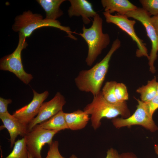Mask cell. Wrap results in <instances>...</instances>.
I'll return each instance as SVG.
<instances>
[{
	"label": "cell",
	"mask_w": 158,
	"mask_h": 158,
	"mask_svg": "<svg viewBox=\"0 0 158 158\" xmlns=\"http://www.w3.org/2000/svg\"><path fill=\"white\" fill-rule=\"evenodd\" d=\"M118 39L113 42L110 49L104 58L88 70L80 72L75 79V82L80 91L91 93L95 96L101 91L109 66V62L113 54L121 46Z\"/></svg>",
	"instance_id": "cell-1"
},
{
	"label": "cell",
	"mask_w": 158,
	"mask_h": 158,
	"mask_svg": "<svg viewBox=\"0 0 158 158\" xmlns=\"http://www.w3.org/2000/svg\"><path fill=\"white\" fill-rule=\"evenodd\" d=\"M93 96L92 102L86 105L83 111L91 115L92 126L95 130L100 126L103 118L113 119L120 115L126 118L131 115L126 102L111 103L105 99L101 91Z\"/></svg>",
	"instance_id": "cell-2"
},
{
	"label": "cell",
	"mask_w": 158,
	"mask_h": 158,
	"mask_svg": "<svg viewBox=\"0 0 158 158\" xmlns=\"http://www.w3.org/2000/svg\"><path fill=\"white\" fill-rule=\"evenodd\" d=\"M102 23V18L97 14L93 18L91 26L86 28L83 25L82 29L83 32L78 34L87 44L88 50L85 62L89 66L92 65L102 50L110 42L109 34L103 32Z\"/></svg>",
	"instance_id": "cell-3"
},
{
	"label": "cell",
	"mask_w": 158,
	"mask_h": 158,
	"mask_svg": "<svg viewBox=\"0 0 158 158\" xmlns=\"http://www.w3.org/2000/svg\"><path fill=\"white\" fill-rule=\"evenodd\" d=\"M52 27L63 31L68 34V37L76 40L77 38L72 34L76 33L71 30L69 27L61 25L58 20H51L43 19L42 15L33 14L30 11H25L22 14L17 16L12 26L13 30L18 32L25 37H29L36 29L42 27Z\"/></svg>",
	"instance_id": "cell-4"
},
{
	"label": "cell",
	"mask_w": 158,
	"mask_h": 158,
	"mask_svg": "<svg viewBox=\"0 0 158 158\" xmlns=\"http://www.w3.org/2000/svg\"><path fill=\"white\" fill-rule=\"evenodd\" d=\"M18 46L11 54L1 58L0 61V69L13 73L24 83L28 84L32 79V75L24 70L22 63L21 53L22 50L28 45L26 38L19 33Z\"/></svg>",
	"instance_id": "cell-5"
},
{
	"label": "cell",
	"mask_w": 158,
	"mask_h": 158,
	"mask_svg": "<svg viewBox=\"0 0 158 158\" xmlns=\"http://www.w3.org/2000/svg\"><path fill=\"white\" fill-rule=\"evenodd\" d=\"M137 100L138 104L134 113L126 118L116 117L112 119L113 125L117 128L140 125L152 132L157 131L158 127L149 114L145 102L139 99Z\"/></svg>",
	"instance_id": "cell-6"
},
{
	"label": "cell",
	"mask_w": 158,
	"mask_h": 158,
	"mask_svg": "<svg viewBox=\"0 0 158 158\" xmlns=\"http://www.w3.org/2000/svg\"><path fill=\"white\" fill-rule=\"evenodd\" d=\"M128 18H132L140 22L145 28L147 35L151 43V49L148 59L150 71L154 73L156 71L154 63L158 52V36L150 20V15L142 8H138L126 14Z\"/></svg>",
	"instance_id": "cell-7"
},
{
	"label": "cell",
	"mask_w": 158,
	"mask_h": 158,
	"mask_svg": "<svg viewBox=\"0 0 158 158\" xmlns=\"http://www.w3.org/2000/svg\"><path fill=\"white\" fill-rule=\"evenodd\" d=\"M103 14L107 23H112L116 25L128 34L136 43L138 47L136 52V55L137 57L145 56L149 59V55L145 44L138 37L135 32L134 28V26L136 23L135 20L129 19L125 15L117 13L113 15L105 11Z\"/></svg>",
	"instance_id": "cell-8"
},
{
	"label": "cell",
	"mask_w": 158,
	"mask_h": 158,
	"mask_svg": "<svg viewBox=\"0 0 158 158\" xmlns=\"http://www.w3.org/2000/svg\"><path fill=\"white\" fill-rule=\"evenodd\" d=\"M59 132L45 129L35 126L24 136L27 148L33 158H42L41 152L46 144L49 146L53 142L52 139Z\"/></svg>",
	"instance_id": "cell-9"
},
{
	"label": "cell",
	"mask_w": 158,
	"mask_h": 158,
	"mask_svg": "<svg viewBox=\"0 0 158 158\" xmlns=\"http://www.w3.org/2000/svg\"><path fill=\"white\" fill-rule=\"evenodd\" d=\"M66 103L64 97L60 92H57L51 100L43 103L36 117L27 125L28 132L36 125L47 121L63 110Z\"/></svg>",
	"instance_id": "cell-10"
},
{
	"label": "cell",
	"mask_w": 158,
	"mask_h": 158,
	"mask_svg": "<svg viewBox=\"0 0 158 158\" xmlns=\"http://www.w3.org/2000/svg\"><path fill=\"white\" fill-rule=\"evenodd\" d=\"M33 97L28 104L16 110L13 115L21 123L28 125L37 115L43 102L47 98L49 92L47 90L38 93L32 89Z\"/></svg>",
	"instance_id": "cell-11"
},
{
	"label": "cell",
	"mask_w": 158,
	"mask_h": 158,
	"mask_svg": "<svg viewBox=\"0 0 158 158\" xmlns=\"http://www.w3.org/2000/svg\"><path fill=\"white\" fill-rule=\"evenodd\" d=\"M0 118L3 123L0 126V130L4 128L7 130L10 136V146L12 148L18 135L23 138L28 133L27 125L21 123L8 112L0 114Z\"/></svg>",
	"instance_id": "cell-12"
},
{
	"label": "cell",
	"mask_w": 158,
	"mask_h": 158,
	"mask_svg": "<svg viewBox=\"0 0 158 158\" xmlns=\"http://www.w3.org/2000/svg\"><path fill=\"white\" fill-rule=\"evenodd\" d=\"M71 6L68 11L70 18L81 16L84 24H89L90 18H94L97 13L94 10L92 4L86 0H69Z\"/></svg>",
	"instance_id": "cell-13"
},
{
	"label": "cell",
	"mask_w": 158,
	"mask_h": 158,
	"mask_svg": "<svg viewBox=\"0 0 158 158\" xmlns=\"http://www.w3.org/2000/svg\"><path fill=\"white\" fill-rule=\"evenodd\" d=\"M101 3L104 11L111 14L116 12L117 14L125 15L138 8L128 0H102Z\"/></svg>",
	"instance_id": "cell-14"
},
{
	"label": "cell",
	"mask_w": 158,
	"mask_h": 158,
	"mask_svg": "<svg viewBox=\"0 0 158 158\" xmlns=\"http://www.w3.org/2000/svg\"><path fill=\"white\" fill-rule=\"evenodd\" d=\"M89 115L84 111L78 109L71 113H64V117L68 128L77 130L85 128L90 119Z\"/></svg>",
	"instance_id": "cell-15"
},
{
	"label": "cell",
	"mask_w": 158,
	"mask_h": 158,
	"mask_svg": "<svg viewBox=\"0 0 158 158\" xmlns=\"http://www.w3.org/2000/svg\"><path fill=\"white\" fill-rule=\"evenodd\" d=\"M65 0H37V2L44 10L46 13L45 19L56 20L63 14L60 9L61 4Z\"/></svg>",
	"instance_id": "cell-16"
},
{
	"label": "cell",
	"mask_w": 158,
	"mask_h": 158,
	"mask_svg": "<svg viewBox=\"0 0 158 158\" xmlns=\"http://www.w3.org/2000/svg\"><path fill=\"white\" fill-rule=\"evenodd\" d=\"M64 113L62 110L48 120L37 124V125L45 129L58 132L68 129L65 119Z\"/></svg>",
	"instance_id": "cell-17"
},
{
	"label": "cell",
	"mask_w": 158,
	"mask_h": 158,
	"mask_svg": "<svg viewBox=\"0 0 158 158\" xmlns=\"http://www.w3.org/2000/svg\"><path fill=\"white\" fill-rule=\"evenodd\" d=\"M157 82L156 78L148 81L147 84L138 88L136 92L140 95L141 100L144 102L150 101L157 95Z\"/></svg>",
	"instance_id": "cell-18"
},
{
	"label": "cell",
	"mask_w": 158,
	"mask_h": 158,
	"mask_svg": "<svg viewBox=\"0 0 158 158\" xmlns=\"http://www.w3.org/2000/svg\"><path fill=\"white\" fill-rule=\"evenodd\" d=\"M4 158H28V151L24 137L15 142L12 151Z\"/></svg>",
	"instance_id": "cell-19"
},
{
	"label": "cell",
	"mask_w": 158,
	"mask_h": 158,
	"mask_svg": "<svg viewBox=\"0 0 158 158\" xmlns=\"http://www.w3.org/2000/svg\"><path fill=\"white\" fill-rule=\"evenodd\" d=\"M117 83L114 81L106 82L101 91L105 99L111 103H119L116 98L115 93V86Z\"/></svg>",
	"instance_id": "cell-20"
},
{
	"label": "cell",
	"mask_w": 158,
	"mask_h": 158,
	"mask_svg": "<svg viewBox=\"0 0 158 158\" xmlns=\"http://www.w3.org/2000/svg\"><path fill=\"white\" fill-rule=\"evenodd\" d=\"M142 8L150 15H158V0H140Z\"/></svg>",
	"instance_id": "cell-21"
},
{
	"label": "cell",
	"mask_w": 158,
	"mask_h": 158,
	"mask_svg": "<svg viewBox=\"0 0 158 158\" xmlns=\"http://www.w3.org/2000/svg\"><path fill=\"white\" fill-rule=\"evenodd\" d=\"M115 93L116 98L118 102H126L128 99V94L126 87L123 83H116Z\"/></svg>",
	"instance_id": "cell-22"
},
{
	"label": "cell",
	"mask_w": 158,
	"mask_h": 158,
	"mask_svg": "<svg viewBox=\"0 0 158 158\" xmlns=\"http://www.w3.org/2000/svg\"><path fill=\"white\" fill-rule=\"evenodd\" d=\"M58 141H53L49 146V149L45 158H65L60 154L59 150Z\"/></svg>",
	"instance_id": "cell-23"
},
{
	"label": "cell",
	"mask_w": 158,
	"mask_h": 158,
	"mask_svg": "<svg viewBox=\"0 0 158 158\" xmlns=\"http://www.w3.org/2000/svg\"><path fill=\"white\" fill-rule=\"evenodd\" d=\"M150 114L153 116L155 111L158 109V95L150 101L145 102Z\"/></svg>",
	"instance_id": "cell-24"
},
{
	"label": "cell",
	"mask_w": 158,
	"mask_h": 158,
	"mask_svg": "<svg viewBox=\"0 0 158 158\" xmlns=\"http://www.w3.org/2000/svg\"><path fill=\"white\" fill-rule=\"evenodd\" d=\"M12 100L11 99H5L0 97V114L8 112L7 107L8 104H11Z\"/></svg>",
	"instance_id": "cell-25"
},
{
	"label": "cell",
	"mask_w": 158,
	"mask_h": 158,
	"mask_svg": "<svg viewBox=\"0 0 158 158\" xmlns=\"http://www.w3.org/2000/svg\"><path fill=\"white\" fill-rule=\"evenodd\" d=\"M107 153L105 158H122L117 151L112 148L108 149Z\"/></svg>",
	"instance_id": "cell-26"
},
{
	"label": "cell",
	"mask_w": 158,
	"mask_h": 158,
	"mask_svg": "<svg viewBox=\"0 0 158 158\" xmlns=\"http://www.w3.org/2000/svg\"><path fill=\"white\" fill-rule=\"evenodd\" d=\"M150 20L158 36V15L151 17Z\"/></svg>",
	"instance_id": "cell-27"
},
{
	"label": "cell",
	"mask_w": 158,
	"mask_h": 158,
	"mask_svg": "<svg viewBox=\"0 0 158 158\" xmlns=\"http://www.w3.org/2000/svg\"><path fill=\"white\" fill-rule=\"evenodd\" d=\"M122 158H138L136 155L132 152H126L121 154Z\"/></svg>",
	"instance_id": "cell-28"
},
{
	"label": "cell",
	"mask_w": 158,
	"mask_h": 158,
	"mask_svg": "<svg viewBox=\"0 0 158 158\" xmlns=\"http://www.w3.org/2000/svg\"><path fill=\"white\" fill-rule=\"evenodd\" d=\"M154 149L155 152L158 156V144H154Z\"/></svg>",
	"instance_id": "cell-29"
},
{
	"label": "cell",
	"mask_w": 158,
	"mask_h": 158,
	"mask_svg": "<svg viewBox=\"0 0 158 158\" xmlns=\"http://www.w3.org/2000/svg\"><path fill=\"white\" fill-rule=\"evenodd\" d=\"M69 158H78L74 154H73Z\"/></svg>",
	"instance_id": "cell-30"
},
{
	"label": "cell",
	"mask_w": 158,
	"mask_h": 158,
	"mask_svg": "<svg viewBox=\"0 0 158 158\" xmlns=\"http://www.w3.org/2000/svg\"><path fill=\"white\" fill-rule=\"evenodd\" d=\"M28 158H33L28 152Z\"/></svg>",
	"instance_id": "cell-31"
},
{
	"label": "cell",
	"mask_w": 158,
	"mask_h": 158,
	"mask_svg": "<svg viewBox=\"0 0 158 158\" xmlns=\"http://www.w3.org/2000/svg\"><path fill=\"white\" fill-rule=\"evenodd\" d=\"M157 93L158 95V81L157 82Z\"/></svg>",
	"instance_id": "cell-32"
},
{
	"label": "cell",
	"mask_w": 158,
	"mask_h": 158,
	"mask_svg": "<svg viewBox=\"0 0 158 158\" xmlns=\"http://www.w3.org/2000/svg\"></svg>",
	"instance_id": "cell-33"
}]
</instances>
